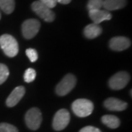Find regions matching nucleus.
<instances>
[{
	"label": "nucleus",
	"mask_w": 132,
	"mask_h": 132,
	"mask_svg": "<svg viewBox=\"0 0 132 132\" xmlns=\"http://www.w3.org/2000/svg\"><path fill=\"white\" fill-rule=\"evenodd\" d=\"M127 3L126 0H104L103 7L107 11H112L123 8Z\"/></svg>",
	"instance_id": "obj_14"
},
{
	"label": "nucleus",
	"mask_w": 132,
	"mask_h": 132,
	"mask_svg": "<svg viewBox=\"0 0 132 132\" xmlns=\"http://www.w3.org/2000/svg\"><path fill=\"white\" fill-rule=\"evenodd\" d=\"M0 132H19L18 129L14 126L9 123H0Z\"/></svg>",
	"instance_id": "obj_20"
},
{
	"label": "nucleus",
	"mask_w": 132,
	"mask_h": 132,
	"mask_svg": "<svg viewBox=\"0 0 132 132\" xmlns=\"http://www.w3.org/2000/svg\"><path fill=\"white\" fill-rule=\"evenodd\" d=\"M25 93V89L23 86L16 87L14 90L11 92L8 98L6 101V105L9 107L15 106L16 104L23 98Z\"/></svg>",
	"instance_id": "obj_11"
},
{
	"label": "nucleus",
	"mask_w": 132,
	"mask_h": 132,
	"mask_svg": "<svg viewBox=\"0 0 132 132\" xmlns=\"http://www.w3.org/2000/svg\"><path fill=\"white\" fill-rule=\"evenodd\" d=\"M73 113L79 118H85L90 115L94 109L93 102L88 99L79 98L73 101L71 106Z\"/></svg>",
	"instance_id": "obj_2"
},
{
	"label": "nucleus",
	"mask_w": 132,
	"mask_h": 132,
	"mask_svg": "<svg viewBox=\"0 0 132 132\" xmlns=\"http://www.w3.org/2000/svg\"><path fill=\"white\" fill-rule=\"evenodd\" d=\"M76 79L73 74H67L63 77L61 81L57 85L56 93L60 96L69 93L75 87Z\"/></svg>",
	"instance_id": "obj_5"
},
{
	"label": "nucleus",
	"mask_w": 132,
	"mask_h": 132,
	"mask_svg": "<svg viewBox=\"0 0 132 132\" xmlns=\"http://www.w3.org/2000/svg\"><path fill=\"white\" fill-rule=\"evenodd\" d=\"M26 54L29 59V60L32 62L37 61L38 56L37 51L35 49H34V48H27L26 50Z\"/></svg>",
	"instance_id": "obj_21"
},
{
	"label": "nucleus",
	"mask_w": 132,
	"mask_h": 132,
	"mask_svg": "<svg viewBox=\"0 0 132 132\" xmlns=\"http://www.w3.org/2000/svg\"><path fill=\"white\" fill-rule=\"evenodd\" d=\"M0 46L5 55L14 57L19 52V44L14 37L8 34L2 35L0 37Z\"/></svg>",
	"instance_id": "obj_1"
},
{
	"label": "nucleus",
	"mask_w": 132,
	"mask_h": 132,
	"mask_svg": "<svg viewBox=\"0 0 132 132\" xmlns=\"http://www.w3.org/2000/svg\"><path fill=\"white\" fill-rule=\"evenodd\" d=\"M102 32V29L98 24H95L94 23L88 24L85 27L84 29V35L87 38L89 39H94L99 36Z\"/></svg>",
	"instance_id": "obj_13"
},
{
	"label": "nucleus",
	"mask_w": 132,
	"mask_h": 132,
	"mask_svg": "<svg viewBox=\"0 0 132 132\" xmlns=\"http://www.w3.org/2000/svg\"><path fill=\"white\" fill-rule=\"evenodd\" d=\"M127 106V103L115 98H109L104 101V106L110 111H123Z\"/></svg>",
	"instance_id": "obj_12"
},
{
	"label": "nucleus",
	"mask_w": 132,
	"mask_h": 132,
	"mask_svg": "<svg viewBox=\"0 0 132 132\" xmlns=\"http://www.w3.org/2000/svg\"><path fill=\"white\" fill-rule=\"evenodd\" d=\"M25 122L31 130H37L42 122V114L38 108H32L27 111L25 115Z\"/></svg>",
	"instance_id": "obj_3"
},
{
	"label": "nucleus",
	"mask_w": 132,
	"mask_h": 132,
	"mask_svg": "<svg viewBox=\"0 0 132 132\" xmlns=\"http://www.w3.org/2000/svg\"><path fill=\"white\" fill-rule=\"evenodd\" d=\"M36 78V71L33 68H28L27 69L24 75V81L27 83L32 82Z\"/></svg>",
	"instance_id": "obj_18"
},
{
	"label": "nucleus",
	"mask_w": 132,
	"mask_h": 132,
	"mask_svg": "<svg viewBox=\"0 0 132 132\" xmlns=\"http://www.w3.org/2000/svg\"><path fill=\"white\" fill-rule=\"evenodd\" d=\"M89 16L95 24H99L103 21L110 20L112 18V15L109 11L101 9L89 10Z\"/></svg>",
	"instance_id": "obj_9"
},
{
	"label": "nucleus",
	"mask_w": 132,
	"mask_h": 132,
	"mask_svg": "<svg viewBox=\"0 0 132 132\" xmlns=\"http://www.w3.org/2000/svg\"><path fill=\"white\" fill-rule=\"evenodd\" d=\"M70 113L67 109H60L54 117L52 126L56 131H62L67 127L70 122Z\"/></svg>",
	"instance_id": "obj_4"
},
{
	"label": "nucleus",
	"mask_w": 132,
	"mask_h": 132,
	"mask_svg": "<svg viewBox=\"0 0 132 132\" xmlns=\"http://www.w3.org/2000/svg\"><path fill=\"white\" fill-rule=\"evenodd\" d=\"M40 27V21L36 19H28L24 21L21 27L22 34L26 39H31L34 38Z\"/></svg>",
	"instance_id": "obj_8"
},
{
	"label": "nucleus",
	"mask_w": 132,
	"mask_h": 132,
	"mask_svg": "<svg viewBox=\"0 0 132 132\" xmlns=\"http://www.w3.org/2000/svg\"><path fill=\"white\" fill-rule=\"evenodd\" d=\"M131 46V40L126 37H114L109 41L110 48L117 52L127 49Z\"/></svg>",
	"instance_id": "obj_10"
},
{
	"label": "nucleus",
	"mask_w": 132,
	"mask_h": 132,
	"mask_svg": "<svg viewBox=\"0 0 132 132\" xmlns=\"http://www.w3.org/2000/svg\"><path fill=\"white\" fill-rule=\"evenodd\" d=\"M32 10L46 22H52L55 19V14L50 8L42 4L40 1H35L32 4Z\"/></svg>",
	"instance_id": "obj_6"
},
{
	"label": "nucleus",
	"mask_w": 132,
	"mask_h": 132,
	"mask_svg": "<svg viewBox=\"0 0 132 132\" xmlns=\"http://www.w3.org/2000/svg\"><path fill=\"white\" fill-rule=\"evenodd\" d=\"M56 2H59L60 4H62V5H68L71 2V0H55Z\"/></svg>",
	"instance_id": "obj_24"
},
{
	"label": "nucleus",
	"mask_w": 132,
	"mask_h": 132,
	"mask_svg": "<svg viewBox=\"0 0 132 132\" xmlns=\"http://www.w3.org/2000/svg\"><path fill=\"white\" fill-rule=\"evenodd\" d=\"M104 0H89L87 3V8L89 10H99L103 7Z\"/></svg>",
	"instance_id": "obj_19"
},
{
	"label": "nucleus",
	"mask_w": 132,
	"mask_h": 132,
	"mask_svg": "<svg viewBox=\"0 0 132 132\" xmlns=\"http://www.w3.org/2000/svg\"><path fill=\"white\" fill-rule=\"evenodd\" d=\"M101 121L106 126H108L110 128H113V129L119 127L120 123V121L118 117L114 115H110V114L104 115L101 118Z\"/></svg>",
	"instance_id": "obj_15"
},
{
	"label": "nucleus",
	"mask_w": 132,
	"mask_h": 132,
	"mask_svg": "<svg viewBox=\"0 0 132 132\" xmlns=\"http://www.w3.org/2000/svg\"><path fill=\"white\" fill-rule=\"evenodd\" d=\"M0 19H1V13H0Z\"/></svg>",
	"instance_id": "obj_25"
},
{
	"label": "nucleus",
	"mask_w": 132,
	"mask_h": 132,
	"mask_svg": "<svg viewBox=\"0 0 132 132\" xmlns=\"http://www.w3.org/2000/svg\"><path fill=\"white\" fill-rule=\"evenodd\" d=\"M79 132H101V130L93 126H86L81 128Z\"/></svg>",
	"instance_id": "obj_23"
},
{
	"label": "nucleus",
	"mask_w": 132,
	"mask_h": 132,
	"mask_svg": "<svg viewBox=\"0 0 132 132\" xmlns=\"http://www.w3.org/2000/svg\"><path fill=\"white\" fill-rule=\"evenodd\" d=\"M0 8L6 14H10L15 9L14 0H0Z\"/></svg>",
	"instance_id": "obj_16"
},
{
	"label": "nucleus",
	"mask_w": 132,
	"mask_h": 132,
	"mask_svg": "<svg viewBox=\"0 0 132 132\" xmlns=\"http://www.w3.org/2000/svg\"><path fill=\"white\" fill-rule=\"evenodd\" d=\"M40 2L50 9L54 8L57 5V2H55V0H40Z\"/></svg>",
	"instance_id": "obj_22"
},
{
	"label": "nucleus",
	"mask_w": 132,
	"mask_h": 132,
	"mask_svg": "<svg viewBox=\"0 0 132 132\" xmlns=\"http://www.w3.org/2000/svg\"><path fill=\"white\" fill-rule=\"evenodd\" d=\"M130 80V76L127 72L120 71L112 76L109 81V85L112 90H121L124 88Z\"/></svg>",
	"instance_id": "obj_7"
},
{
	"label": "nucleus",
	"mask_w": 132,
	"mask_h": 132,
	"mask_svg": "<svg viewBox=\"0 0 132 132\" xmlns=\"http://www.w3.org/2000/svg\"><path fill=\"white\" fill-rule=\"evenodd\" d=\"M9 70L8 68L4 64L0 63V85L3 84L9 76Z\"/></svg>",
	"instance_id": "obj_17"
}]
</instances>
